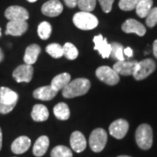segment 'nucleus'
Instances as JSON below:
<instances>
[{
  "instance_id": "obj_1",
  "label": "nucleus",
  "mask_w": 157,
  "mask_h": 157,
  "mask_svg": "<svg viewBox=\"0 0 157 157\" xmlns=\"http://www.w3.org/2000/svg\"><path fill=\"white\" fill-rule=\"evenodd\" d=\"M91 83L89 79L78 78L70 81L67 86L62 90V94L65 98H74L86 94L90 89Z\"/></svg>"
},
{
  "instance_id": "obj_2",
  "label": "nucleus",
  "mask_w": 157,
  "mask_h": 157,
  "mask_svg": "<svg viewBox=\"0 0 157 157\" xmlns=\"http://www.w3.org/2000/svg\"><path fill=\"white\" fill-rule=\"evenodd\" d=\"M73 22L77 28L80 30H93L97 27L99 21L98 18L92 13L86 11L77 12L73 17Z\"/></svg>"
},
{
  "instance_id": "obj_3",
  "label": "nucleus",
  "mask_w": 157,
  "mask_h": 157,
  "mask_svg": "<svg viewBox=\"0 0 157 157\" xmlns=\"http://www.w3.org/2000/svg\"><path fill=\"white\" fill-rule=\"evenodd\" d=\"M135 140L137 145L143 150H147L153 144V131L147 124H141L135 132Z\"/></svg>"
},
{
  "instance_id": "obj_4",
  "label": "nucleus",
  "mask_w": 157,
  "mask_h": 157,
  "mask_svg": "<svg viewBox=\"0 0 157 157\" xmlns=\"http://www.w3.org/2000/svg\"><path fill=\"white\" fill-rule=\"evenodd\" d=\"M107 141V132L103 128L94 129L89 137V146L95 153L101 152L106 147Z\"/></svg>"
},
{
  "instance_id": "obj_5",
  "label": "nucleus",
  "mask_w": 157,
  "mask_h": 157,
  "mask_svg": "<svg viewBox=\"0 0 157 157\" xmlns=\"http://www.w3.org/2000/svg\"><path fill=\"white\" fill-rule=\"evenodd\" d=\"M18 101V95L16 92L8 88L0 99V113L6 114L13 110Z\"/></svg>"
},
{
  "instance_id": "obj_6",
  "label": "nucleus",
  "mask_w": 157,
  "mask_h": 157,
  "mask_svg": "<svg viewBox=\"0 0 157 157\" xmlns=\"http://www.w3.org/2000/svg\"><path fill=\"white\" fill-rule=\"evenodd\" d=\"M155 67H156L155 62L153 59H143L141 61L138 62V66L133 76L136 80L144 79L147 77H148L155 70Z\"/></svg>"
},
{
  "instance_id": "obj_7",
  "label": "nucleus",
  "mask_w": 157,
  "mask_h": 157,
  "mask_svg": "<svg viewBox=\"0 0 157 157\" xmlns=\"http://www.w3.org/2000/svg\"><path fill=\"white\" fill-rule=\"evenodd\" d=\"M96 76L100 80L109 86H114L120 81V76L113 68L103 66L97 68Z\"/></svg>"
},
{
  "instance_id": "obj_8",
  "label": "nucleus",
  "mask_w": 157,
  "mask_h": 157,
  "mask_svg": "<svg viewBox=\"0 0 157 157\" xmlns=\"http://www.w3.org/2000/svg\"><path fill=\"white\" fill-rule=\"evenodd\" d=\"M128 122L123 119H118L114 121L109 127V134L113 137L121 140L125 137L128 131Z\"/></svg>"
},
{
  "instance_id": "obj_9",
  "label": "nucleus",
  "mask_w": 157,
  "mask_h": 157,
  "mask_svg": "<svg viewBox=\"0 0 157 157\" xmlns=\"http://www.w3.org/2000/svg\"><path fill=\"white\" fill-rule=\"evenodd\" d=\"M33 67L31 65H21L17 67L12 73L13 78L15 80L20 83V82H30L33 78Z\"/></svg>"
},
{
  "instance_id": "obj_10",
  "label": "nucleus",
  "mask_w": 157,
  "mask_h": 157,
  "mask_svg": "<svg viewBox=\"0 0 157 157\" xmlns=\"http://www.w3.org/2000/svg\"><path fill=\"white\" fill-rule=\"evenodd\" d=\"M5 16L10 21L20 20L26 21L29 18V13L26 9L17 6H12L8 7L5 12Z\"/></svg>"
},
{
  "instance_id": "obj_11",
  "label": "nucleus",
  "mask_w": 157,
  "mask_h": 157,
  "mask_svg": "<svg viewBox=\"0 0 157 157\" xmlns=\"http://www.w3.org/2000/svg\"><path fill=\"white\" fill-rule=\"evenodd\" d=\"M138 66V62L135 60L131 61H118L116 62L113 69L119 74V75H124V76H128V75H134L136 67Z\"/></svg>"
},
{
  "instance_id": "obj_12",
  "label": "nucleus",
  "mask_w": 157,
  "mask_h": 157,
  "mask_svg": "<svg viewBox=\"0 0 157 157\" xmlns=\"http://www.w3.org/2000/svg\"><path fill=\"white\" fill-rule=\"evenodd\" d=\"M121 29L126 33H135L140 37L144 36L146 33L145 26L141 23L133 18H129L128 20H126L122 24Z\"/></svg>"
},
{
  "instance_id": "obj_13",
  "label": "nucleus",
  "mask_w": 157,
  "mask_h": 157,
  "mask_svg": "<svg viewBox=\"0 0 157 157\" xmlns=\"http://www.w3.org/2000/svg\"><path fill=\"white\" fill-rule=\"evenodd\" d=\"M41 11L47 17H57L63 11V6L59 0H49L43 5Z\"/></svg>"
},
{
  "instance_id": "obj_14",
  "label": "nucleus",
  "mask_w": 157,
  "mask_h": 157,
  "mask_svg": "<svg viewBox=\"0 0 157 157\" xmlns=\"http://www.w3.org/2000/svg\"><path fill=\"white\" fill-rule=\"evenodd\" d=\"M28 29V24L26 21L13 20L9 21L6 25V33L11 36H21Z\"/></svg>"
},
{
  "instance_id": "obj_15",
  "label": "nucleus",
  "mask_w": 157,
  "mask_h": 157,
  "mask_svg": "<svg viewBox=\"0 0 157 157\" xmlns=\"http://www.w3.org/2000/svg\"><path fill=\"white\" fill-rule=\"evenodd\" d=\"M94 49L99 52L103 59H107L111 54V44H108L106 38H104L101 34L97 35L94 38Z\"/></svg>"
},
{
  "instance_id": "obj_16",
  "label": "nucleus",
  "mask_w": 157,
  "mask_h": 157,
  "mask_svg": "<svg viewBox=\"0 0 157 157\" xmlns=\"http://www.w3.org/2000/svg\"><path fill=\"white\" fill-rule=\"evenodd\" d=\"M70 144L73 151L76 153H81L86 147V140L82 133L75 131L71 135Z\"/></svg>"
},
{
  "instance_id": "obj_17",
  "label": "nucleus",
  "mask_w": 157,
  "mask_h": 157,
  "mask_svg": "<svg viewBox=\"0 0 157 157\" xmlns=\"http://www.w3.org/2000/svg\"><path fill=\"white\" fill-rule=\"evenodd\" d=\"M58 92L52 86H45L34 90L33 97L40 101H51L57 95Z\"/></svg>"
},
{
  "instance_id": "obj_18",
  "label": "nucleus",
  "mask_w": 157,
  "mask_h": 157,
  "mask_svg": "<svg viewBox=\"0 0 157 157\" xmlns=\"http://www.w3.org/2000/svg\"><path fill=\"white\" fill-rule=\"evenodd\" d=\"M31 146V140L27 136H19L11 144V151L20 155L26 152Z\"/></svg>"
},
{
  "instance_id": "obj_19",
  "label": "nucleus",
  "mask_w": 157,
  "mask_h": 157,
  "mask_svg": "<svg viewBox=\"0 0 157 157\" xmlns=\"http://www.w3.org/2000/svg\"><path fill=\"white\" fill-rule=\"evenodd\" d=\"M49 143H50V141H49V138L47 136H45V135L40 136L34 143L33 148L34 155L37 157L44 155L48 149Z\"/></svg>"
},
{
  "instance_id": "obj_20",
  "label": "nucleus",
  "mask_w": 157,
  "mask_h": 157,
  "mask_svg": "<svg viewBox=\"0 0 157 157\" xmlns=\"http://www.w3.org/2000/svg\"><path fill=\"white\" fill-rule=\"evenodd\" d=\"M40 46L36 44L29 45L26 48L25 55H24V61L26 65H33L35 62L37 61V59L39 57V52H40Z\"/></svg>"
},
{
  "instance_id": "obj_21",
  "label": "nucleus",
  "mask_w": 157,
  "mask_h": 157,
  "mask_svg": "<svg viewBox=\"0 0 157 157\" xmlns=\"http://www.w3.org/2000/svg\"><path fill=\"white\" fill-rule=\"evenodd\" d=\"M70 81H71V75L67 73H63L52 78L51 86L53 89L59 92V90L64 89Z\"/></svg>"
},
{
  "instance_id": "obj_22",
  "label": "nucleus",
  "mask_w": 157,
  "mask_h": 157,
  "mask_svg": "<svg viewBox=\"0 0 157 157\" xmlns=\"http://www.w3.org/2000/svg\"><path fill=\"white\" fill-rule=\"evenodd\" d=\"M49 117V111L47 107L42 105V104H37L35 105L32 111V118L33 121L38 122L45 121Z\"/></svg>"
},
{
  "instance_id": "obj_23",
  "label": "nucleus",
  "mask_w": 157,
  "mask_h": 157,
  "mask_svg": "<svg viewBox=\"0 0 157 157\" xmlns=\"http://www.w3.org/2000/svg\"><path fill=\"white\" fill-rule=\"evenodd\" d=\"M53 113L59 120H61V121L68 120L70 117V110H69L67 104L64 102L58 103L53 108Z\"/></svg>"
},
{
  "instance_id": "obj_24",
  "label": "nucleus",
  "mask_w": 157,
  "mask_h": 157,
  "mask_svg": "<svg viewBox=\"0 0 157 157\" xmlns=\"http://www.w3.org/2000/svg\"><path fill=\"white\" fill-rule=\"evenodd\" d=\"M153 0H140L135 7L136 14L140 17H146L153 8Z\"/></svg>"
},
{
  "instance_id": "obj_25",
  "label": "nucleus",
  "mask_w": 157,
  "mask_h": 157,
  "mask_svg": "<svg viewBox=\"0 0 157 157\" xmlns=\"http://www.w3.org/2000/svg\"><path fill=\"white\" fill-rule=\"evenodd\" d=\"M110 56L113 59H117L118 61H124V48L122 45L119 43L113 42L111 44V54Z\"/></svg>"
},
{
  "instance_id": "obj_26",
  "label": "nucleus",
  "mask_w": 157,
  "mask_h": 157,
  "mask_svg": "<svg viewBox=\"0 0 157 157\" xmlns=\"http://www.w3.org/2000/svg\"><path fill=\"white\" fill-rule=\"evenodd\" d=\"M51 157H73V152L67 147L59 145L52 150Z\"/></svg>"
},
{
  "instance_id": "obj_27",
  "label": "nucleus",
  "mask_w": 157,
  "mask_h": 157,
  "mask_svg": "<svg viewBox=\"0 0 157 157\" xmlns=\"http://www.w3.org/2000/svg\"><path fill=\"white\" fill-rule=\"evenodd\" d=\"M63 53L64 56L69 60L75 59L78 55V49L72 43H66L63 45Z\"/></svg>"
},
{
  "instance_id": "obj_28",
  "label": "nucleus",
  "mask_w": 157,
  "mask_h": 157,
  "mask_svg": "<svg viewBox=\"0 0 157 157\" xmlns=\"http://www.w3.org/2000/svg\"><path fill=\"white\" fill-rule=\"evenodd\" d=\"M46 52L54 59H59L62 56H64L63 53V46L57 44V43H53V44H50L46 46L45 48Z\"/></svg>"
},
{
  "instance_id": "obj_29",
  "label": "nucleus",
  "mask_w": 157,
  "mask_h": 157,
  "mask_svg": "<svg viewBox=\"0 0 157 157\" xmlns=\"http://www.w3.org/2000/svg\"><path fill=\"white\" fill-rule=\"evenodd\" d=\"M52 33V26L48 22H42L38 27V34L41 39H48Z\"/></svg>"
},
{
  "instance_id": "obj_30",
  "label": "nucleus",
  "mask_w": 157,
  "mask_h": 157,
  "mask_svg": "<svg viewBox=\"0 0 157 157\" xmlns=\"http://www.w3.org/2000/svg\"><path fill=\"white\" fill-rule=\"evenodd\" d=\"M77 6L81 11L90 12L94 10L96 6V0H78Z\"/></svg>"
},
{
  "instance_id": "obj_31",
  "label": "nucleus",
  "mask_w": 157,
  "mask_h": 157,
  "mask_svg": "<svg viewBox=\"0 0 157 157\" xmlns=\"http://www.w3.org/2000/svg\"><path fill=\"white\" fill-rule=\"evenodd\" d=\"M139 2H140V0H120L119 7L122 11H132V10L135 9V7L138 5Z\"/></svg>"
},
{
  "instance_id": "obj_32",
  "label": "nucleus",
  "mask_w": 157,
  "mask_h": 157,
  "mask_svg": "<svg viewBox=\"0 0 157 157\" xmlns=\"http://www.w3.org/2000/svg\"><path fill=\"white\" fill-rule=\"evenodd\" d=\"M146 24L148 27H154L157 24V7L152 8L146 17Z\"/></svg>"
},
{
  "instance_id": "obj_33",
  "label": "nucleus",
  "mask_w": 157,
  "mask_h": 157,
  "mask_svg": "<svg viewBox=\"0 0 157 157\" xmlns=\"http://www.w3.org/2000/svg\"><path fill=\"white\" fill-rule=\"evenodd\" d=\"M98 1L101 4V8H102V10H103L104 12L108 13V12L111 11L113 4L114 0H98Z\"/></svg>"
},
{
  "instance_id": "obj_34",
  "label": "nucleus",
  "mask_w": 157,
  "mask_h": 157,
  "mask_svg": "<svg viewBox=\"0 0 157 157\" xmlns=\"http://www.w3.org/2000/svg\"><path fill=\"white\" fill-rule=\"evenodd\" d=\"M64 1H65L67 6L70 7V8H74L75 6H77L78 0H64Z\"/></svg>"
},
{
  "instance_id": "obj_35",
  "label": "nucleus",
  "mask_w": 157,
  "mask_h": 157,
  "mask_svg": "<svg viewBox=\"0 0 157 157\" xmlns=\"http://www.w3.org/2000/svg\"><path fill=\"white\" fill-rule=\"evenodd\" d=\"M124 55H127L128 58L133 57V50L130 47H127L124 49Z\"/></svg>"
},
{
  "instance_id": "obj_36",
  "label": "nucleus",
  "mask_w": 157,
  "mask_h": 157,
  "mask_svg": "<svg viewBox=\"0 0 157 157\" xmlns=\"http://www.w3.org/2000/svg\"><path fill=\"white\" fill-rule=\"evenodd\" d=\"M153 52H154V55L157 59V39L155 40L154 44H153Z\"/></svg>"
},
{
  "instance_id": "obj_37",
  "label": "nucleus",
  "mask_w": 157,
  "mask_h": 157,
  "mask_svg": "<svg viewBox=\"0 0 157 157\" xmlns=\"http://www.w3.org/2000/svg\"><path fill=\"white\" fill-rule=\"evenodd\" d=\"M3 59H4V52H3L2 49L0 48V62L2 61Z\"/></svg>"
},
{
  "instance_id": "obj_38",
  "label": "nucleus",
  "mask_w": 157,
  "mask_h": 157,
  "mask_svg": "<svg viewBox=\"0 0 157 157\" xmlns=\"http://www.w3.org/2000/svg\"><path fill=\"white\" fill-rule=\"evenodd\" d=\"M2 139H3V137H2V130L0 128V150H1V147H2Z\"/></svg>"
},
{
  "instance_id": "obj_39",
  "label": "nucleus",
  "mask_w": 157,
  "mask_h": 157,
  "mask_svg": "<svg viewBox=\"0 0 157 157\" xmlns=\"http://www.w3.org/2000/svg\"><path fill=\"white\" fill-rule=\"evenodd\" d=\"M28 2H30V3H34V2H36L37 0H27Z\"/></svg>"
},
{
  "instance_id": "obj_40",
  "label": "nucleus",
  "mask_w": 157,
  "mask_h": 157,
  "mask_svg": "<svg viewBox=\"0 0 157 157\" xmlns=\"http://www.w3.org/2000/svg\"><path fill=\"white\" fill-rule=\"evenodd\" d=\"M117 157H131V156H128V155H120V156H117Z\"/></svg>"
},
{
  "instance_id": "obj_41",
  "label": "nucleus",
  "mask_w": 157,
  "mask_h": 157,
  "mask_svg": "<svg viewBox=\"0 0 157 157\" xmlns=\"http://www.w3.org/2000/svg\"><path fill=\"white\" fill-rule=\"evenodd\" d=\"M0 36H1V29H0Z\"/></svg>"
}]
</instances>
